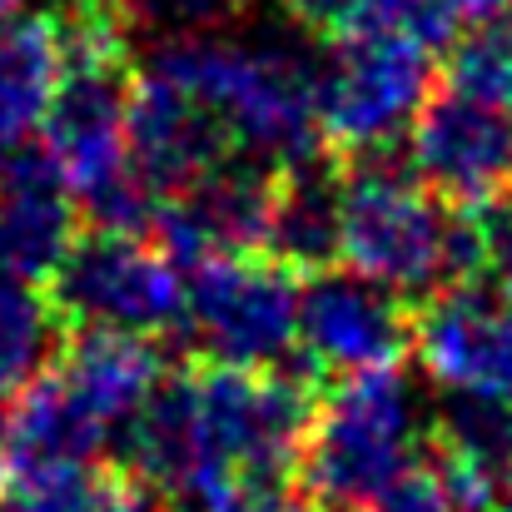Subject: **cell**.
<instances>
[{"instance_id":"cell-28","label":"cell","mask_w":512,"mask_h":512,"mask_svg":"<svg viewBox=\"0 0 512 512\" xmlns=\"http://www.w3.org/2000/svg\"><path fill=\"white\" fill-rule=\"evenodd\" d=\"M60 5H70L80 20H110V10H115L120 0H60Z\"/></svg>"},{"instance_id":"cell-2","label":"cell","mask_w":512,"mask_h":512,"mask_svg":"<svg viewBox=\"0 0 512 512\" xmlns=\"http://www.w3.org/2000/svg\"><path fill=\"white\" fill-rule=\"evenodd\" d=\"M150 75L179 85L224 130L229 150L249 165L284 174L324 155L319 70L279 40H239L189 30L170 35L145 60Z\"/></svg>"},{"instance_id":"cell-31","label":"cell","mask_w":512,"mask_h":512,"mask_svg":"<svg viewBox=\"0 0 512 512\" xmlns=\"http://www.w3.org/2000/svg\"><path fill=\"white\" fill-rule=\"evenodd\" d=\"M20 10H30V0H0V25H5V20H15Z\"/></svg>"},{"instance_id":"cell-10","label":"cell","mask_w":512,"mask_h":512,"mask_svg":"<svg viewBox=\"0 0 512 512\" xmlns=\"http://www.w3.org/2000/svg\"><path fill=\"white\" fill-rule=\"evenodd\" d=\"M408 165L448 209H493L512 189V115L463 90L433 95L408 130Z\"/></svg>"},{"instance_id":"cell-30","label":"cell","mask_w":512,"mask_h":512,"mask_svg":"<svg viewBox=\"0 0 512 512\" xmlns=\"http://www.w3.org/2000/svg\"><path fill=\"white\" fill-rule=\"evenodd\" d=\"M488 512H512V473L498 483V493H493V508Z\"/></svg>"},{"instance_id":"cell-19","label":"cell","mask_w":512,"mask_h":512,"mask_svg":"<svg viewBox=\"0 0 512 512\" xmlns=\"http://www.w3.org/2000/svg\"><path fill=\"white\" fill-rule=\"evenodd\" d=\"M65 319L50 294L25 279L0 274V408H10L30 383H40L60 358Z\"/></svg>"},{"instance_id":"cell-14","label":"cell","mask_w":512,"mask_h":512,"mask_svg":"<svg viewBox=\"0 0 512 512\" xmlns=\"http://www.w3.org/2000/svg\"><path fill=\"white\" fill-rule=\"evenodd\" d=\"M75 194L40 145L0 160V274L40 284L55 279L75 249Z\"/></svg>"},{"instance_id":"cell-21","label":"cell","mask_w":512,"mask_h":512,"mask_svg":"<svg viewBox=\"0 0 512 512\" xmlns=\"http://www.w3.org/2000/svg\"><path fill=\"white\" fill-rule=\"evenodd\" d=\"M15 512H150V493L125 468H85L15 488Z\"/></svg>"},{"instance_id":"cell-12","label":"cell","mask_w":512,"mask_h":512,"mask_svg":"<svg viewBox=\"0 0 512 512\" xmlns=\"http://www.w3.org/2000/svg\"><path fill=\"white\" fill-rule=\"evenodd\" d=\"M413 348L438 388L512 403V299L448 289L418 314Z\"/></svg>"},{"instance_id":"cell-26","label":"cell","mask_w":512,"mask_h":512,"mask_svg":"<svg viewBox=\"0 0 512 512\" xmlns=\"http://www.w3.org/2000/svg\"><path fill=\"white\" fill-rule=\"evenodd\" d=\"M219 512H319L309 498H294V493H279V488H269V493H244V498H234L229 508Z\"/></svg>"},{"instance_id":"cell-29","label":"cell","mask_w":512,"mask_h":512,"mask_svg":"<svg viewBox=\"0 0 512 512\" xmlns=\"http://www.w3.org/2000/svg\"><path fill=\"white\" fill-rule=\"evenodd\" d=\"M473 20H493V15H512V0H468Z\"/></svg>"},{"instance_id":"cell-9","label":"cell","mask_w":512,"mask_h":512,"mask_svg":"<svg viewBox=\"0 0 512 512\" xmlns=\"http://www.w3.org/2000/svg\"><path fill=\"white\" fill-rule=\"evenodd\" d=\"M418 319L398 294L368 284L353 269H324L299 289V348L329 378L393 373L413 348Z\"/></svg>"},{"instance_id":"cell-16","label":"cell","mask_w":512,"mask_h":512,"mask_svg":"<svg viewBox=\"0 0 512 512\" xmlns=\"http://www.w3.org/2000/svg\"><path fill=\"white\" fill-rule=\"evenodd\" d=\"M55 373L110 433L130 428V418L145 413V403L165 383L160 348L130 334H75L60 348Z\"/></svg>"},{"instance_id":"cell-15","label":"cell","mask_w":512,"mask_h":512,"mask_svg":"<svg viewBox=\"0 0 512 512\" xmlns=\"http://www.w3.org/2000/svg\"><path fill=\"white\" fill-rule=\"evenodd\" d=\"M105 443H110V428L65 388L55 368L40 383H30L0 418V458L15 488L85 473L95 468Z\"/></svg>"},{"instance_id":"cell-32","label":"cell","mask_w":512,"mask_h":512,"mask_svg":"<svg viewBox=\"0 0 512 512\" xmlns=\"http://www.w3.org/2000/svg\"><path fill=\"white\" fill-rule=\"evenodd\" d=\"M5 488H10V473H5V458H0V498H5Z\"/></svg>"},{"instance_id":"cell-8","label":"cell","mask_w":512,"mask_h":512,"mask_svg":"<svg viewBox=\"0 0 512 512\" xmlns=\"http://www.w3.org/2000/svg\"><path fill=\"white\" fill-rule=\"evenodd\" d=\"M184 334L224 368H279L299 348V284L269 254L189 269Z\"/></svg>"},{"instance_id":"cell-33","label":"cell","mask_w":512,"mask_h":512,"mask_svg":"<svg viewBox=\"0 0 512 512\" xmlns=\"http://www.w3.org/2000/svg\"><path fill=\"white\" fill-rule=\"evenodd\" d=\"M508 299H512V294H508Z\"/></svg>"},{"instance_id":"cell-13","label":"cell","mask_w":512,"mask_h":512,"mask_svg":"<svg viewBox=\"0 0 512 512\" xmlns=\"http://www.w3.org/2000/svg\"><path fill=\"white\" fill-rule=\"evenodd\" d=\"M234 150L224 140V130L214 125V115L189 100L179 85L140 70L135 75V95H130V165L145 179V189L165 204L174 194H184L189 184H199L204 174L229 165Z\"/></svg>"},{"instance_id":"cell-27","label":"cell","mask_w":512,"mask_h":512,"mask_svg":"<svg viewBox=\"0 0 512 512\" xmlns=\"http://www.w3.org/2000/svg\"><path fill=\"white\" fill-rule=\"evenodd\" d=\"M155 10H165L174 20H204V15H214V10H224L229 0H150Z\"/></svg>"},{"instance_id":"cell-7","label":"cell","mask_w":512,"mask_h":512,"mask_svg":"<svg viewBox=\"0 0 512 512\" xmlns=\"http://www.w3.org/2000/svg\"><path fill=\"white\" fill-rule=\"evenodd\" d=\"M50 299L75 334H130L155 339L184 324V289L170 254L150 249L140 234L95 229L75 239L60 274L50 279Z\"/></svg>"},{"instance_id":"cell-18","label":"cell","mask_w":512,"mask_h":512,"mask_svg":"<svg viewBox=\"0 0 512 512\" xmlns=\"http://www.w3.org/2000/svg\"><path fill=\"white\" fill-rule=\"evenodd\" d=\"M264 254L309 279L343 264V174H329L314 160L274 179Z\"/></svg>"},{"instance_id":"cell-3","label":"cell","mask_w":512,"mask_h":512,"mask_svg":"<svg viewBox=\"0 0 512 512\" xmlns=\"http://www.w3.org/2000/svg\"><path fill=\"white\" fill-rule=\"evenodd\" d=\"M130 95L135 75L125 40L110 20H75L65 50V80L40 125L45 155L70 184L75 204L110 234L155 229L160 199L130 165Z\"/></svg>"},{"instance_id":"cell-23","label":"cell","mask_w":512,"mask_h":512,"mask_svg":"<svg viewBox=\"0 0 512 512\" xmlns=\"http://www.w3.org/2000/svg\"><path fill=\"white\" fill-rule=\"evenodd\" d=\"M468 20H473L468 0H373L363 30H383V35L433 50V45H448Z\"/></svg>"},{"instance_id":"cell-6","label":"cell","mask_w":512,"mask_h":512,"mask_svg":"<svg viewBox=\"0 0 512 512\" xmlns=\"http://www.w3.org/2000/svg\"><path fill=\"white\" fill-rule=\"evenodd\" d=\"M433 100V65L428 50L383 30L343 35L319 70V120L324 140L353 155H383L403 140Z\"/></svg>"},{"instance_id":"cell-4","label":"cell","mask_w":512,"mask_h":512,"mask_svg":"<svg viewBox=\"0 0 512 512\" xmlns=\"http://www.w3.org/2000/svg\"><path fill=\"white\" fill-rule=\"evenodd\" d=\"M343 269L398 299H438L483 274L478 214L448 209L413 170L383 155L343 174Z\"/></svg>"},{"instance_id":"cell-22","label":"cell","mask_w":512,"mask_h":512,"mask_svg":"<svg viewBox=\"0 0 512 512\" xmlns=\"http://www.w3.org/2000/svg\"><path fill=\"white\" fill-rule=\"evenodd\" d=\"M448 80H453L448 90H463V95L488 100V105H498V110L512 115V15L478 20L458 40Z\"/></svg>"},{"instance_id":"cell-5","label":"cell","mask_w":512,"mask_h":512,"mask_svg":"<svg viewBox=\"0 0 512 512\" xmlns=\"http://www.w3.org/2000/svg\"><path fill=\"white\" fill-rule=\"evenodd\" d=\"M423 408L418 393L393 373L343 378L314 403L309 438L299 453L304 498L319 512H363L408 473H418Z\"/></svg>"},{"instance_id":"cell-20","label":"cell","mask_w":512,"mask_h":512,"mask_svg":"<svg viewBox=\"0 0 512 512\" xmlns=\"http://www.w3.org/2000/svg\"><path fill=\"white\" fill-rule=\"evenodd\" d=\"M438 458L463 463L493 483L512 473V403L503 398H478V393H448L438 418Z\"/></svg>"},{"instance_id":"cell-11","label":"cell","mask_w":512,"mask_h":512,"mask_svg":"<svg viewBox=\"0 0 512 512\" xmlns=\"http://www.w3.org/2000/svg\"><path fill=\"white\" fill-rule=\"evenodd\" d=\"M279 174L249 160H229L184 194H174L155 214V239L179 269H199L229 254H264L269 209H274Z\"/></svg>"},{"instance_id":"cell-1","label":"cell","mask_w":512,"mask_h":512,"mask_svg":"<svg viewBox=\"0 0 512 512\" xmlns=\"http://www.w3.org/2000/svg\"><path fill=\"white\" fill-rule=\"evenodd\" d=\"M314 403L279 368H224L165 378L125 428V473L189 512H219L299 473Z\"/></svg>"},{"instance_id":"cell-25","label":"cell","mask_w":512,"mask_h":512,"mask_svg":"<svg viewBox=\"0 0 512 512\" xmlns=\"http://www.w3.org/2000/svg\"><path fill=\"white\" fill-rule=\"evenodd\" d=\"M363 512H458V503L448 498L438 468H418V473H408L398 488H388L378 503H368Z\"/></svg>"},{"instance_id":"cell-17","label":"cell","mask_w":512,"mask_h":512,"mask_svg":"<svg viewBox=\"0 0 512 512\" xmlns=\"http://www.w3.org/2000/svg\"><path fill=\"white\" fill-rule=\"evenodd\" d=\"M65 50L70 30L35 5L0 25V150H20L45 125L65 80Z\"/></svg>"},{"instance_id":"cell-24","label":"cell","mask_w":512,"mask_h":512,"mask_svg":"<svg viewBox=\"0 0 512 512\" xmlns=\"http://www.w3.org/2000/svg\"><path fill=\"white\" fill-rule=\"evenodd\" d=\"M304 30H314V35H353V30H363V20H368V10H373V0H279Z\"/></svg>"}]
</instances>
